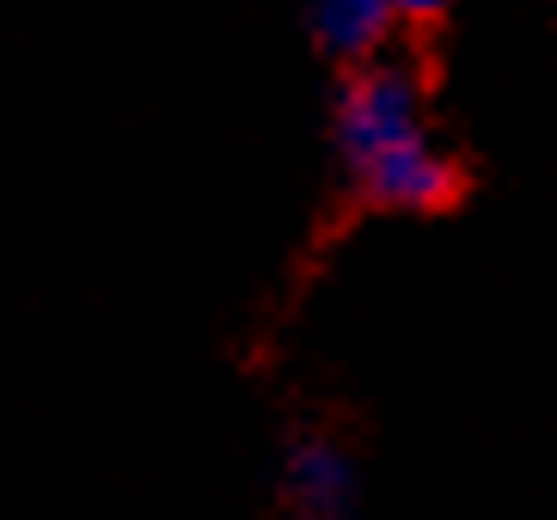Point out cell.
<instances>
[{
  "instance_id": "cell-1",
  "label": "cell",
  "mask_w": 557,
  "mask_h": 520,
  "mask_svg": "<svg viewBox=\"0 0 557 520\" xmlns=\"http://www.w3.org/2000/svg\"><path fill=\"white\" fill-rule=\"evenodd\" d=\"M429 74L410 49H374L361 62L337 67V86H331V160L361 165L368 153L405 141V135L429 129Z\"/></svg>"
},
{
  "instance_id": "cell-2",
  "label": "cell",
  "mask_w": 557,
  "mask_h": 520,
  "mask_svg": "<svg viewBox=\"0 0 557 520\" xmlns=\"http://www.w3.org/2000/svg\"><path fill=\"white\" fill-rule=\"evenodd\" d=\"M270 484H276L282 520H356L361 496H368L361 454L325 423H295L276 441Z\"/></svg>"
},
{
  "instance_id": "cell-3",
  "label": "cell",
  "mask_w": 557,
  "mask_h": 520,
  "mask_svg": "<svg viewBox=\"0 0 557 520\" xmlns=\"http://www.w3.org/2000/svg\"><path fill=\"white\" fill-rule=\"evenodd\" d=\"M344 178L374 214H442L466 190V165H459L454 141L429 123V129L380 147L361 165H349Z\"/></svg>"
},
{
  "instance_id": "cell-4",
  "label": "cell",
  "mask_w": 557,
  "mask_h": 520,
  "mask_svg": "<svg viewBox=\"0 0 557 520\" xmlns=\"http://www.w3.org/2000/svg\"><path fill=\"white\" fill-rule=\"evenodd\" d=\"M300 25L325 62L349 67L398 37L393 0H300Z\"/></svg>"
},
{
  "instance_id": "cell-5",
  "label": "cell",
  "mask_w": 557,
  "mask_h": 520,
  "mask_svg": "<svg viewBox=\"0 0 557 520\" xmlns=\"http://www.w3.org/2000/svg\"><path fill=\"white\" fill-rule=\"evenodd\" d=\"M454 7L459 0H393V18L410 32V25H435V18H447Z\"/></svg>"
}]
</instances>
